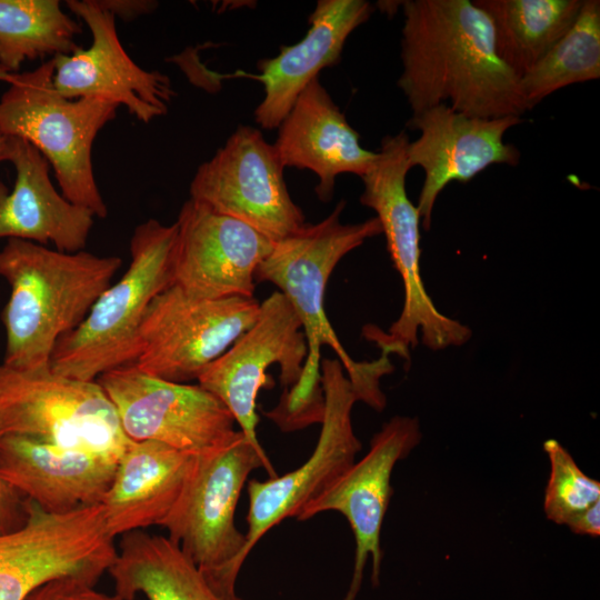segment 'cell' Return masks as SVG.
Segmentation results:
<instances>
[{
	"label": "cell",
	"instance_id": "cell-11",
	"mask_svg": "<svg viewBox=\"0 0 600 600\" xmlns=\"http://www.w3.org/2000/svg\"><path fill=\"white\" fill-rule=\"evenodd\" d=\"M277 149L250 126H239L214 156L201 163L190 199L238 219L277 242L306 222L289 194Z\"/></svg>",
	"mask_w": 600,
	"mask_h": 600
},
{
	"label": "cell",
	"instance_id": "cell-27",
	"mask_svg": "<svg viewBox=\"0 0 600 600\" xmlns=\"http://www.w3.org/2000/svg\"><path fill=\"white\" fill-rule=\"evenodd\" d=\"M599 78L600 1L583 0L572 26L520 78V86L531 110L561 88Z\"/></svg>",
	"mask_w": 600,
	"mask_h": 600
},
{
	"label": "cell",
	"instance_id": "cell-14",
	"mask_svg": "<svg viewBox=\"0 0 600 600\" xmlns=\"http://www.w3.org/2000/svg\"><path fill=\"white\" fill-rule=\"evenodd\" d=\"M308 347L301 322L287 298L272 292L262 303L254 323L198 378V384L217 397L231 412L240 431L260 452L257 398L270 388V366L279 364L284 389L297 383Z\"/></svg>",
	"mask_w": 600,
	"mask_h": 600
},
{
	"label": "cell",
	"instance_id": "cell-18",
	"mask_svg": "<svg viewBox=\"0 0 600 600\" xmlns=\"http://www.w3.org/2000/svg\"><path fill=\"white\" fill-rule=\"evenodd\" d=\"M521 117H470L448 104H438L412 114L407 122L420 137L408 143L410 168L424 172L417 209L424 229H430L440 192L452 181L466 183L492 164L517 166L520 151L503 142L504 133L521 123Z\"/></svg>",
	"mask_w": 600,
	"mask_h": 600
},
{
	"label": "cell",
	"instance_id": "cell-24",
	"mask_svg": "<svg viewBox=\"0 0 600 600\" xmlns=\"http://www.w3.org/2000/svg\"><path fill=\"white\" fill-rule=\"evenodd\" d=\"M123 600H226L168 537L136 530L121 536L108 571ZM242 600V599H240Z\"/></svg>",
	"mask_w": 600,
	"mask_h": 600
},
{
	"label": "cell",
	"instance_id": "cell-25",
	"mask_svg": "<svg viewBox=\"0 0 600 600\" xmlns=\"http://www.w3.org/2000/svg\"><path fill=\"white\" fill-rule=\"evenodd\" d=\"M583 0H474L501 60L521 78L572 26Z\"/></svg>",
	"mask_w": 600,
	"mask_h": 600
},
{
	"label": "cell",
	"instance_id": "cell-17",
	"mask_svg": "<svg viewBox=\"0 0 600 600\" xmlns=\"http://www.w3.org/2000/svg\"><path fill=\"white\" fill-rule=\"evenodd\" d=\"M176 224L174 284L199 299L253 297L256 270L273 241L192 199L182 204Z\"/></svg>",
	"mask_w": 600,
	"mask_h": 600
},
{
	"label": "cell",
	"instance_id": "cell-12",
	"mask_svg": "<svg viewBox=\"0 0 600 600\" xmlns=\"http://www.w3.org/2000/svg\"><path fill=\"white\" fill-rule=\"evenodd\" d=\"M320 370L324 414L311 456L281 477L248 482L246 559L271 528L287 518H296L306 504L343 474L361 450L351 422L353 404L359 400L354 386L338 359L321 360Z\"/></svg>",
	"mask_w": 600,
	"mask_h": 600
},
{
	"label": "cell",
	"instance_id": "cell-26",
	"mask_svg": "<svg viewBox=\"0 0 600 600\" xmlns=\"http://www.w3.org/2000/svg\"><path fill=\"white\" fill-rule=\"evenodd\" d=\"M79 33L57 0H0V69L14 73L27 60L70 54Z\"/></svg>",
	"mask_w": 600,
	"mask_h": 600
},
{
	"label": "cell",
	"instance_id": "cell-23",
	"mask_svg": "<svg viewBox=\"0 0 600 600\" xmlns=\"http://www.w3.org/2000/svg\"><path fill=\"white\" fill-rule=\"evenodd\" d=\"M192 454L156 441H132L101 501L108 533L116 539L160 526L181 493Z\"/></svg>",
	"mask_w": 600,
	"mask_h": 600
},
{
	"label": "cell",
	"instance_id": "cell-22",
	"mask_svg": "<svg viewBox=\"0 0 600 600\" xmlns=\"http://www.w3.org/2000/svg\"><path fill=\"white\" fill-rule=\"evenodd\" d=\"M278 129L273 146L283 167L311 170L319 179L314 191L322 202L331 200L339 174L363 176L377 154L360 144L358 132L319 77L299 94Z\"/></svg>",
	"mask_w": 600,
	"mask_h": 600
},
{
	"label": "cell",
	"instance_id": "cell-5",
	"mask_svg": "<svg viewBox=\"0 0 600 600\" xmlns=\"http://www.w3.org/2000/svg\"><path fill=\"white\" fill-rule=\"evenodd\" d=\"M53 73L51 58L31 71L1 77L9 87L0 97V131L39 150L62 196L103 219L108 208L94 178L92 147L118 106L98 98H64L53 86Z\"/></svg>",
	"mask_w": 600,
	"mask_h": 600
},
{
	"label": "cell",
	"instance_id": "cell-8",
	"mask_svg": "<svg viewBox=\"0 0 600 600\" xmlns=\"http://www.w3.org/2000/svg\"><path fill=\"white\" fill-rule=\"evenodd\" d=\"M119 460L132 442L101 386L50 369L19 371L0 363V436Z\"/></svg>",
	"mask_w": 600,
	"mask_h": 600
},
{
	"label": "cell",
	"instance_id": "cell-20",
	"mask_svg": "<svg viewBox=\"0 0 600 600\" xmlns=\"http://www.w3.org/2000/svg\"><path fill=\"white\" fill-rule=\"evenodd\" d=\"M373 10L364 0H319L306 36L282 47L276 57L258 61L256 78L263 83L264 97L254 120L262 129H277L309 82L322 69L339 63L348 37Z\"/></svg>",
	"mask_w": 600,
	"mask_h": 600
},
{
	"label": "cell",
	"instance_id": "cell-28",
	"mask_svg": "<svg viewBox=\"0 0 600 600\" xmlns=\"http://www.w3.org/2000/svg\"><path fill=\"white\" fill-rule=\"evenodd\" d=\"M542 448L550 463L543 511L548 520L566 526L571 518L600 501V482L586 474L558 440L548 439Z\"/></svg>",
	"mask_w": 600,
	"mask_h": 600
},
{
	"label": "cell",
	"instance_id": "cell-3",
	"mask_svg": "<svg viewBox=\"0 0 600 600\" xmlns=\"http://www.w3.org/2000/svg\"><path fill=\"white\" fill-rule=\"evenodd\" d=\"M121 264L116 256L63 252L8 239L0 249V278L10 289L1 314V364L19 371L50 369L58 340L84 320Z\"/></svg>",
	"mask_w": 600,
	"mask_h": 600
},
{
	"label": "cell",
	"instance_id": "cell-1",
	"mask_svg": "<svg viewBox=\"0 0 600 600\" xmlns=\"http://www.w3.org/2000/svg\"><path fill=\"white\" fill-rule=\"evenodd\" d=\"M346 207L341 200L333 211L314 224L304 223L294 233L274 242L271 252L258 266L256 282H270L287 298L297 313L307 340V358L294 386L284 389L278 404L264 416L283 432L321 423L324 394L321 383V347L338 356L359 400L381 411L386 397L380 378L392 371L388 353L371 362L353 361L342 347L324 311L328 280L338 262L367 239L382 233L377 217L359 223H341Z\"/></svg>",
	"mask_w": 600,
	"mask_h": 600
},
{
	"label": "cell",
	"instance_id": "cell-16",
	"mask_svg": "<svg viewBox=\"0 0 600 600\" xmlns=\"http://www.w3.org/2000/svg\"><path fill=\"white\" fill-rule=\"evenodd\" d=\"M66 6L88 26L92 42L53 58L56 90L67 99L98 98L123 106L143 123L166 114L176 96L170 78L130 58L118 37L116 17L98 0H68Z\"/></svg>",
	"mask_w": 600,
	"mask_h": 600
},
{
	"label": "cell",
	"instance_id": "cell-31",
	"mask_svg": "<svg viewBox=\"0 0 600 600\" xmlns=\"http://www.w3.org/2000/svg\"><path fill=\"white\" fill-rule=\"evenodd\" d=\"M99 3L114 17H120L124 21L152 12L158 3L149 0H98Z\"/></svg>",
	"mask_w": 600,
	"mask_h": 600
},
{
	"label": "cell",
	"instance_id": "cell-15",
	"mask_svg": "<svg viewBox=\"0 0 600 600\" xmlns=\"http://www.w3.org/2000/svg\"><path fill=\"white\" fill-rule=\"evenodd\" d=\"M422 438L418 418L394 416L371 439L368 452L322 493L306 504L296 519L308 520L324 511L341 513L354 537V562L343 600H356L369 557L371 581L380 582L383 551L381 530L393 493L394 466L407 458Z\"/></svg>",
	"mask_w": 600,
	"mask_h": 600
},
{
	"label": "cell",
	"instance_id": "cell-2",
	"mask_svg": "<svg viewBox=\"0 0 600 600\" xmlns=\"http://www.w3.org/2000/svg\"><path fill=\"white\" fill-rule=\"evenodd\" d=\"M398 87L412 114L438 104L478 118L521 117L520 78L497 52L489 16L469 0L402 1Z\"/></svg>",
	"mask_w": 600,
	"mask_h": 600
},
{
	"label": "cell",
	"instance_id": "cell-13",
	"mask_svg": "<svg viewBox=\"0 0 600 600\" xmlns=\"http://www.w3.org/2000/svg\"><path fill=\"white\" fill-rule=\"evenodd\" d=\"M97 382L131 441H156L199 453L222 444L237 431L229 409L199 384L162 380L133 366L108 371Z\"/></svg>",
	"mask_w": 600,
	"mask_h": 600
},
{
	"label": "cell",
	"instance_id": "cell-9",
	"mask_svg": "<svg viewBox=\"0 0 600 600\" xmlns=\"http://www.w3.org/2000/svg\"><path fill=\"white\" fill-rule=\"evenodd\" d=\"M259 309L254 297L199 299L173 283L149 304L131 366L171 382L198 380L254 323Z\"/></svg>",
	"mask_w": 600,
	"mask_h": 600
},
{
	"label": "cell",
	"instance_id": "cell-6",
	"mask_svg": "<svg viewBox=\"0 0 600 600\" xmlns=\"http://www.w3.org/2000/svg\"><path fill=\"white\" fill-rule=\"evenodd\" d=\"M408 143L406 131L384 137L370 168L360 177V202L376 211L404 290L402 311L389 332L367 327L364 336L381 350L404 358H409V348L418 344V332L422 344L433 351L463 346L472 336L469 327L441 313L424 288L420 271L421 218L406 191V177L411 169Z\"/></svg>",
	"mask_w": 600,
	"mask_h": 600
},
{
	"label": "cell",
	"instance_id": "cell-30",
	"mask_svg": "<svg viewBox=\"0 0 600 600\" xmlns=\"http://www.w3.org/2000/svg\"><path fill=\"white\" fill-rule=\"evenodd\" d=\"M24 519L23 499L0 476V532L18 528Z\"/></svg>",
	"mask_w": 600,
	"mask_h": 600
},
{
	"label": "cell",
	"instance_id": "cell-32",
	"mask_svg": "<svg viewBox=\"0 0 600 600\" xmlns=\"http://www.w3.org/2000/svg\"><path fill=\"white\" fill-rule=\"evenodd\" d=\"M566 526L574 534L598 538L600 536V501L571 518Z\"/></svg>",
	"mask_w": 600,
	"mask_h": 600
},
{
	"label": "cell",
	"instance_id": "cell-33",
	"mask_svg": "<svg viewBox=\"0 0 600 600\" xmlns=\"http://www.w3.org/2000/svg\"><path fill=\"white\" fill-rule=\"evenodd\" d=\"M8 136L0 131V162L7 161Z\"/></svg>",
	"mask_w": 600,
	"mask_h": 600
},
{
	"label": "cell",
	"instance_id": "cell-19",
	"mask_svg": "<svg viewBox=\"0 0 600 600\" xmlns=\"http://www.w3.org/2000/svg\"><path fill=\"white\" fill-rule=\"evenodd\" d=\"M111 458L61 449L14 434L0 436V476L22 499L49 513L100 504L117 468Z\"/></svg>",
	"mask_w": 600,
	"mask_h": 600
},
{
	"label": "cell",
	"instance_id": "cell-10",
	"mask_svg": "<svg viewBox=\"0 0 600 600\" xmlns=\"http://www.w3.org/2000/svg\"><path fill=\"white\" fill-rule=\"evenodd\" d=\"M26 519L0 532V600H24L37 587L62 576L98 581L117 556L100 504L49 513L23 499Z\"/></svg>",
	"mask_w": 600,
	"mask_h": 600
},
{
	"label": "cell",
	"instance_id": "cell-7",
	"mask_svg": "<svg viewBox=\"0 0 600 600\" xmlns=\"http://www.w3.org/2000/svg\"><path fill=\"white\" fill-rule=\"evenodd\" d=\"M176 239V222L166 226L149 219L136 227L127 271L98 298L84 320L58 340L50 359L52 372L96 381L133 363L149 304L173 284Z\"/></svg>",
	"mask_w": 600,
	"mask_h": 600
},
{
	"label": "cell",
	"instance_id": "cell-34",
	"mask_svg": "<svg viewBox=\"0 0 600 600\" xmlns=\"http://www.w3.org/2000/svg\"><path fill=\"white\" fill-rule=\"evenodd\" d=\"M4 74V72L0 69V79Z\"/></svg>",
	"mask_w": 600,
	"mask_h": 600
},
{
	"label": "cell",
	"instance_id": "cell-29",
	"mask_svg": "<svg viewBox=\"0 0 600 600\" xmlns=\"http://www.w3.org/2000/svg\"><path fill=\"white\" fill-rule=\"evenodd\" d=\"M97 581L82 576H62L37 587L24 600H123L94 588Z\"/></svg>",
	"mask_w": 600,
	"mask_h": 600
},
{
	"label": "cell",
	"instance_id": "cell-21",
	"mask_svg": "<svg viewBox=\"0 0 600 600\" xmlns=\"http://www.w3.org/2000/svg\"><path fill=\"white\" fill-rule=\"evenodd\" d=\"M13 188L0 182V239H19L63 252L84 250L94 214L66 199L49 177L50 164L28 141L8 137Z\"/></svg>",
	"mask_w": 600,
	"mask_h": 600
},
{
	"label": "cell",
	"instance_id": "cell-4",
	"mask_svg": "<svg viewBox=\"0 0 600 600\" xmlns=\"http://www.w3.org/2000/svg\"><path fill=\"white\" fill-rule=\"evenodd\" d=\"M263 468L277 477L266 452L244 434L193 453L181 493L161 522L168 538L198 567L226 600H240L236 582L246 561V534L236 527V508L249 474Z\"/></svg>",
	"mask_w": 600,
	"mask_h": 600
}]
</instances>
